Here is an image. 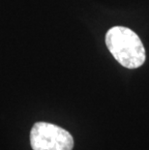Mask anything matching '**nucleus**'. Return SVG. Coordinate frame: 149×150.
I'll use <instances>...</instances> for the list:
<instances>
[{"mask_svg":"<svg viewBox=\"0 0 149 150\" xmlns=\"http://www.w3.org/2000/svg\"><path fill=\"white\" fill-rule=\"evenodd\" d=\"M30 144L33 150H72L74 139L68 131L57 125L37 122L31 129Z\"/></svg>","mask_w":149,"mask_h":150,"instance_id":"2","label":"nucleus"},{"mask_svg":"<svg viewBox=\"0 0 149 150\" xmlns=\"http://www.w3.org/2000/svg\"><path fill=\"white\" fill-rule=\"evenodd\" d=\"M106 45L113 57L128 69L141 67L145 61V49L134 31L124 26H114L107 32Z\"/></svg>","mask_w":149,"mask_h":150,"instance_id":"1","label":"nucleus"}]
</instances>
